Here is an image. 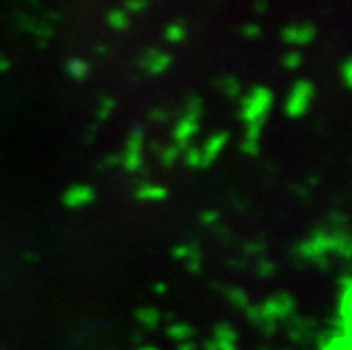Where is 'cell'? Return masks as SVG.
I'll return each instance as SVG.
<instances>
[{
  "label": "cell",
  "mask_w": 352,
  "mask_h": 350,
  "mask_svg": "<svg viewBox=\"0 0 352 350\" xmlns=\"http://www.w3.org/2000/svg\"><path fill=\"white\" fill-rule=\"evenodd\" d=\"M261 134H263V125L261 124H252V125H247L245 127V134H243V140H241V152L250 157H254V155L259 154L261 151Z\"/></svg>",
  "instance_id": "obj_9"
},
{
  "label": "cell",
  "mask_w": 352,
  "mask_h": 350,
  "mask_svg": "<svg viewBox=\"0 0 352 350\" xmlns=\"http://www.w3.org/2000/svg\"><path fill=\"white\" fill-rule=\"evenodd\" d=\"M166 334H168L172 340H175V342H188V338L193 336V327L192 325L188 324H183V322H179V324H174L170 325L168 331H166Z\"/></svg>",
  "instance_id": "obj_17"
},
{
  "label": "cell",
  "mask_w": 352,
  "mask_h": 350,
  "mask_svg": "<svg viewBox=\"0 0 352 350\" xmlns=\"http://www.w3.org/2000/svg\"><path fill=\"white\" fill-rule=\"evenodd\" d=\"M219 88L220 91L229 98H238L241 95L240 80L234 79V77H229V76L222 77V79L219 80Z\"/></svg>",
  "instance_id": "obj_15"
},
{
  "label": "cell",
  "mask_w": 352,
  "mask_h": 350,
  "mask_svg": "<svg viewBox=\"0 0 352 350\" xmlns=\"http://www.w3.org/2000/svg\"><path fill=\"white\" fill-rule=\"evenodd\" d=\"M151 120H154V122H165V120H168V115L163 109H154V111H151Z\"/></svg>",
  "instance_id": "obj_27"
},
{
  "label": "cell",
  "mask_w": 352,
  "mask_h": 350,
  "mask_svg": "<svg viewBox=\"0 0 352 350\" xmlns=\"http://www.w3.org/2000/svg\"><path fill=\"white\" fill-rule=\"evenodd\" d=\"M241 34L249 38V40H256L261 36V27L258 23H245V25L241 27Z\"/></svg>",
  "instance_id": "obj_25"
},
{
  "label": "cell",
  "mask_w": 352,
  "mask_h": 350,
  "mask_svg": "<svg viewBox=\"0 0 352 350\" xmlns=\"http://www.w3.org/2000/svg\"><path fill=\"white\" fill-rule=\"evenodd\" d=\"M267 9V4H254V11H265Z\"/></svg>",
  "instance_id": "obj_30"
},
{
  "label": "cell",
  "mask_w": 352,
  "mask_h": 350,
  "mask_svg": "<svg viewBox=\"0 0 352 350\" xmlns=\"http://www.w3.org/2000/svg\"><path fill=\"white\" fill-rule=\"evenodd\" d=\"M283 65H285L288 70H295V68H299L302 65V56L299 52H288L285 54V58H283Z\"/></svg>",
  "instance_id": "obj_23"
},
{
  "label": "cell",
  "mask_w": 352,
  "mask_h": 350,
  "mask_svg": "<svg viewBox=\"0 0 352 350\" xmlns=\"http://www.w3.org/2000/svg\"><path fill=\"white\" fill-rule=\"evenodd\" d=\"M168 197V190L161 184H152V182H143L134 190V199L140 202H163Z\"/></svg>",
  "instance_id": "obj_10"
},
{
  "label": "cell",
  "mask_w": 352,
  "mask_h": 350,
  "mask_svg": "<svg viewBox=\"0 0 352 350\" xmlns=\"http://www.w3.org/2000/svg\"><path fill=\"white\" fill-rule=\"evenodd\" d=\"M65 70L74 80H85L91 72V65L82 58H70L65 63Z\"/></svg>",
  "instance_id": "obj_12"
},
{
  "label": "cell",
  "mask_w": 352,
  "mask_h": 350,
  "mask_svg": "<svg viewBox=\"0 0 352 350\" xmlns=\"http://www.w3.org/2000/svg\"><path fill=\"white\" fill-rule=\"evenodd\" d=\"M138 63L142 70L147 72L148 76H161V74H165L172 67L174 58L168 52H165V50L148 49L140 56Z\"/></svg>",
  "instance_id": "obj_5"
},
{
  "label": "cell",
  "mask_w": 352,
  "mask_h": 350,
  "mask_svg": "<svg viewBox=\"0 0 352 350\" xmlns=\"http://www.w3.org/2000/svg\"><path fill=\"white\" fill-rule=\"evenodd\" d=\"M315 98V86L309 80H297L286 97L285 113L290 118H300L311 106Z\"/></svg>",
  "instance_id": "obj_2"
},
{
  "label": "cell",
  "mask_w": 352,
  "mask_h": 350,
  "mask_svg": "<svg viewBox=\"0 0 352 350\" xmlns=\"http://www.w3.org/2000/svg\"><path fill=\"white\" fill-rule=\"evenodd\" d=\"M115 107H116V104H115V100H113V98H109V97L100 98V104H98V111H97L98 118L107 120V118H109V115L115 111Z\"/></svg>",
  "instance_id": "obj_22"
},
{
  "label": "cell",
  "mask_w": 352,
  "mask_h": 350,
  "mask_svg": "<svg viewBox=\"0 0 352 350\" xmlns=\"http://www.w3.org/2000/svg\"><path fill=\"white\" fill-rule=\"evenodd\" d=\"M177 350H197V347L193 342H183L181 345H179Z\"/></svg>",
  "instance_id": "obj_29"
},
{
  "label": "cell",
  "mask_w": 352,
  "mask_h": 350,
  "mask_svg": "<svg viewBox=\"0 0 352 350\" xmlns=\"http://www.w3.org/2000/svg\"><path fill=\"white\" fill-rule=\"evenodd\" d=\"M148 8V2L145 0H131V2H125L124 9L127 11L129 14H136L140 11H145Z\"/></svg>",
  "instance_id": "obj_24"
},
{
  "label": "cell",
  "mask_w": 352,
  "mask_h": 350,
  "mask_svg": "<svg viewBox=\"0 0 352 350\" xmlns=\"http://www.w3.org/2000/svg\"><path fill=\"white\" fill-rule=\"evenodd\" d=\"M163 36H165V40L168 41V43H174V45L183 43V41L188 38V29L186 25H183V23H179V22L168 23V25L165 27Z\"/></svg>",
  "instance_id": "obj_14"
},
{
  "label": "cell",
  "mask_w": 352,
  "mask_h": 350,
  "mask_svg": "<svg viewBox=\"0 0 352 350\" xmlns=\"http://www.w3.org/2000/svg\"><path fill=\"white\" fill-rule=\"evenodd\" d=\"M143 143H145L143 129L140 125H134L125 140L124 152L120 155V163L125 172L136 173L143 168Z\"/></svg>",
  "instance_id": "obj_3"
},
{
  "label": "cell",
  "mask_w": 352,
  "mask_h": 350,
  "mask_svg": "<svg viewBox=\"0 0 352 350\" xmlns=\"http://www.w3.org/2000/svg\"><path fill=\"white\" fill-rule=\"evenodd\" d=\"M131 14L125 11L124 8H118V9H111V11H107L106 14V23L111 27L113 31H118V32H124L127 31L131 27Z\"/></svg>",
  "instance_id": "obj_11"
},
{
  "label": "cell",
  "mask_w": 352,
  "mask_h": 350,
  "mask_svg": "<svg viewBox=\"0 0 352 350\" xmlns=\"http://www.w3.org/2000/svg\"><path fill=\"white\" fill-rule=\"evenodd\" d=\"M228 300L231 302L232 306L238 307V309H245L249 307V295L241 288H229L228 293H226Z\"/></svg>",
  "instance_id": "obj_19"
},
{
  "label": "cell",
  "mask_w": 352,
  "mask_h": 350,
  "mask_svg": "<svg viewBox=\"0 0 352 350\" xmlns=\"http://www.w3.org/2000/svg\"><path fill=\"white\" fill-rule=\"evenodd\" d=\"M202 111H204V104L199 97H190V100H186V106H184V115L195 116V118H202Z\"/></svg>",
  "instance_id": "obj_20"
},
{
  "label": "cell",
  "mask_w": 352,
  "mask_h": 350,
  "mask_svg": "<svg viewBox=\"0 0 352 350\" xmlns=\"http://www.w3.org/2000/svg\"><path fill=\"white\" fill-rule=\"evenodd\" d=\"M201 220H202V222H204V223L217 222V220H219V213H214V211H208V213L202 215Z\"/></svg>",
  "instance_id": "obj_28"
},
{
  "label": "cell",
  "mask_w": 352,
  "mask_h": 350,
  "mask_svg": "<svg viewBox=\"0 0 352 350\" xmlns=\"http://www.w3.org/2000/svg\"><path fill=\"white\" fill-rule=\"evenodd\" d=\"M179 157H181V151H179L174 143L161 146L160 152H157V160H160L161 164L166 166V168H168V166H174V163L179 160Z\"/></svg>",
  "instance_id": "obj_16"
},
{
  "label": "cell",
  "mask_w": 352,
  "mask_h": 350,
  "mask_svg": "<svg viewBox=\"0 0 352 350\" xmlns=\"http://www.w3.org/2000/svg\"><path fill=\"white\" fill-rule=\"evenodd\" d=\"M201 131V120L195 118V116L184 115L175 122L174 131H172V138H174V145L177 146L179 151L188 149L190 143H192L193 138L199 134Z\"/></svg>",
  "instance_id": "obj_4"
},
{
  "label": "cell",
  "mask_w": 352,
  "mask_h": 350,
  "mask_svg": "<svg viewBox=\"0 0 352 350\" xmlns=\"http://www.w3.org/2000/svg\"><path fill=\"white\" fill-rule=\"evenodd\" d=\"M140 350H157V349H154V347H143V349Z\"/></svg>",
  "instance_id": "obj_31"
},
{
  "label": "cell",
  "mask_w": 352,
  "mask_h": 350,
  "mask_svg": "<svg viewBox=\"0 0 352 350\" xmlns=\"http://www.w3.org/2000/svg\"><path fill=\"white\" fill-rule=\"evenodd\" d=\"M136 318H138V322L145 329H156L161 322L160 311L154 309V307H142V309H138L136 311Z\"/></svg>",
  "instance_id": "obj_13"
},
{
  "label": "cell",
  "mask_w": 352,
  "mask_h": 350,
  "mask_svg": "<svg viewBox=\"0 0 352 350\" xmlns=\"http://www.w3.org/2000/svg\"><path fill=\"white\" fill-rule=\"evenodd\" d=\"M183 160H184V164L190 166V168L193 170L204 168V166H202V155H201V151H199V146L190 145L188 149H184Z\"/></svg>",
  "instance_id": "obj_18"
},
{
  "label": "cell",
  "mask_w": 352,
  "mask_h": 350,
  "mask_svg": "<svg viewBox=\"0 0 352 350\" xmlns=\"http://www.w3.org/2000/svg\"><path fill=\"white\" fill-rule=\"evenodd\" d=\"M324 350H352V336L345 334V336L335 338L324 347Z\"/></svg>",
  "instance_id": "obj_21"
},
{
  "label": "cell",
  "mask_w": 352,
  "mask_h": 350,
  "mask_svg": "<svg viewBox=\"0 0 352 350\" xmlns=\"http://www.w3.org/2000/svg\"><path fill=\"white\" fill-rule=\"evenodd\" d=\"M95 197H97V193H95L94 188L88 186V184H72V186H68L67 190H65L61 200L67 208L80 209L86 208V206L89 204H94Z\"/></svg>",
  "instance_id": "obj_6"
},
{
  "label": "cell",
  "mask_w": 352,
  "mask_h": 350,
  "mask_svg": "<svg viewBox=\"0 0 352 350\" xmlns=\"http://www.w3.org/2000/svg\"><path fill=\"white\" fill-rule=\"evenodd\" d=\"M344 80H345V85L351 86V88H352V59H349V61L345 63Z\"/></svg>",
  "instance_id": "obj_26"
},
{
  "label": "cell",
  "mask_w": 352,
  "mask_h": 350,
  "mask_svg": "<svg viewBox=\"0 0 352 350\" xmlns=\"http://www.w3.org/2000/svg\"><path fill=\"white\" fill-rule=\"evenodd\" d=\"M274 94L267 86H252L240 100V118L247 125L261 124L272 113Z\"/></svg>",
  "instance_id": "obj_1"
},
{
  "label": "cell",
  "mask_w": 352,
  "mask_h": 350,
  "mask_svg": "<svg viewBox=\"0 0 352 350\" xmlns=\"http://www.w3.org/2000/svg\"><path fill=\"white\" fill-rule=\"evenodd\" d=\"M315 34L317 29L311 23H290L281 29L283 41L290 45H308Z\"/></svg>",
  "instance_id": "obj_8"
},
{
  "label": "cell",
  "mask_w": 352,
  "mask_h": 350,
  "mask_svg": "<svg viewBox=\"0 0 352 350\" xmlns=\"http://www.w3.org/2000/svg\"><path fill=\"white\" fill-rule=\"evenodd\" d=\"M228 143H229L228 131H219V133L211 134V136L202 143V146H199V151H201V155H202V166H204V168L211 166V164L217 161V157L222 154V151L226 149Z\"/></svg>",
  "instance_id": "obj_7"
}]
</instances>
